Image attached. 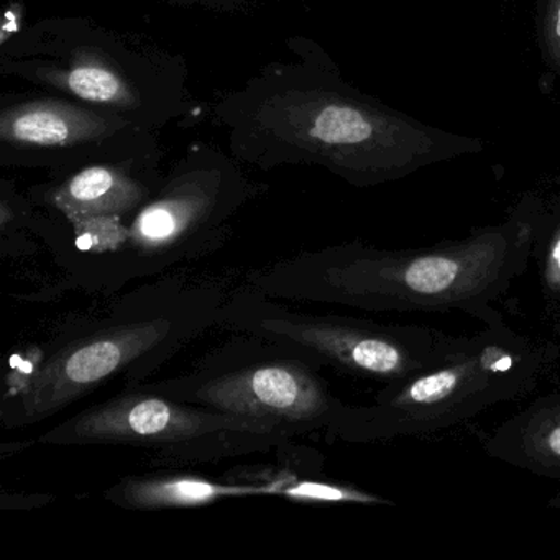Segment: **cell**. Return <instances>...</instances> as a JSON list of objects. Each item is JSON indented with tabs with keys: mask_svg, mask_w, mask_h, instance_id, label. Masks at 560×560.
I'll return each instance as SVG.
<instances>
[{
	"mask_svg": "<svg viewBox=\"0 0 560 560\" xmlns=\"http://www.w3.org/2000/svg\"><path fill=\"white\" fill-rule=\"evenodd\" d=\"M280 425L245 416L195 411L152 396H129L83 412L45 435L57 444L172 445L221 431H268Z\"/></svg>",
	"mask_w": 560,
	"mask_h": 560,
	"instance_id": "4",
	"label": "cell"
},
{
	"mask_svg": "<svg viewBox=\"0 0 560 560\" xmlns=\"http://www.w3.org/2000/svg\"><path fill=\"white\" fill-rule=\"evenodd\" d=\"M536 15L540 54L560 78V0H537Z\"/></svg>",
	"mask_w": 560,
	"mask_h": 560,
	"instance_id": "14",
	"label": "cell"
},
{
	"mask_svg": "<svg viewBox=\"0 0 560 560\" xmlns=\"http://www.w3.org/2000/svg\"><path fill=\"white\" fill-rule=\"evenodd\" d=\"M280 334L352 375L386 385L441 365L460 350L468 337L451 336L431 327L352 319L283 323Z\"/></svg>",
	"mask_w": 560,
	"mask_h": 560,
	"instance_id": "3",
	"label": "cell"
},
{
	"mask_svg": "<svg viewBox=\"0 0 560 560\" xmlns=\"http://www.w3.org/2000/svg\"><path fill=\"white\" fill-rule=\"evenodd\" d=\"M283 493L300 500L329 501V503L392 504V501L376 494L339 487V485L320 483V481H298L283 490Z\"/></svg>",
	"mask_w": 560,
	"mask_h": 560,
	"instance_id": "13",
	"label": "cell"
},
{
	"mask_svg": "<svg viewBox=\"0 0 560 560\" xmlns=\"http://www.w3.org/2000/svg\"><path fill=\"white\" fill-rule=\"evenodd\" d=\"M271 491L270 488L235 487L219 485L201 478H145L132 480L117 487L110 497H117L120 503L140 510L159 508H195L212 503L219 498L244 497L248 493Z\"/></svg>",
	"mask_w": 560,
	"mask_h": 560,
	"instance_id": "10",
	"label": "cell"
},
{
	"mask_svg": "<svg viewBox=\"0 0 560 560\" xmlns=\"http://www.w3.org/2000/svg\"><path fill=\"white\" fill-rule=\"evenodd\" d=\"M530 257L539 264L547 294L560 298V201L550 209L534 202Z\"/></svg>",
	"mask_w": 560,
	"mask_h": 560,
	"instance_id": "11",
	"label": "cell"
},
{
	"mask_svg": "<svg viewBox=\"0 0 560 560\" xmlns=\"http://www.w3.org/2000/svg\"><path fill=\"white\" fill-rule=\"evenodd\" d=\"M556 355V347L521 336L500 316L441 365L386 386L373 405L343 408L334 425L355 442L434 434L526 395Z\"/></svg>",
	"mask_w": 560,
	"mask_h": 560,
	"instance_id": "2",
	"label": "cell"
},
{
	"mask_svg": "<svg viewBox=\"0 0 560 560\" xmlns=\"http://www.w3.org/2000/svg\"><path fill=\"white\" fill-rule=\"evenodd\" d=\"M142 191L120 173L103 166L84 170L55 196L70 218L103 219L120 214L139 202Z\"/></svg>",
	"mask_w": 560,
	"mask_h": 560,
	"instance_id": "9",
	"label": "cell"
},
{
	"mask_svg": "<svg viewBox=\"0 0 560 560\" xmlns=\"http://www.w3.org/2000/svg\"><path fill=\"white\" fill-rule=\"evenodd\" d=\"M163 332L165 327L162 323L122 327L81 340L58 353L40 369L25 389L27 411L31 415H47L70 405L78 396L90 392L97 383L155 346Z\"/></svg>",
	"mask_w": 560,
	"mask_h": 560,
	"instance_id": "6",
	"label": "cell"
},
{
	"mask_svg": "<svg viewBox=\"0 0 560 560\" xmlns=\"http://www.w3.org/2000/svg\"><path fill=\"white\" fill-rule=\"evenodd\" d=\"M206 405L229 415L277 425L336 424L346 406L334 401L319 380L301 366L268 363L219 376L196 392Z\"/></svg>",
	"mask_w": 560,
	"mask_h": 560,
	"instance_id": "5",
	"label": "cell"
},
{
	"mask_svg": "<svg viewBox=\"0 0 560 560\" xmlns=\"http://www.w3.org/2000/svg\"><path fill=\"white\" fill-rule=\"evenodd\" d=\"M67 86L81 100L93 103L124 104L130 96L122 81L109 70L97 67H80L68 73Z\"/></svg>",
	"mask_w": 560,
	"mask_h": 560,
	"instance_id": "12",
	"label": "cell"
},
{
	"mask_svg": "<svg viewBox=\"0 0 560 560\" xmlns=\"http://www.w3.org/2000/svg\"><path fill=\"white\" fill-rule=\"evenodd\" d=\"M491 457L560 480V392L534 399L483 441Z\"/></svg>",
	"mask_w": 560,
	"mask_h": 560,
	"instance_id": "7",
	"label": "cell"
},
{
	"mask_svg": "<svg viewBox=\"0 0 560 560\" xmlns=\"http://www.w3.org/2000/svg\"><path fill=\"white\" fill-rule=\"evenodd\" d=\"M526 199L510 219L460 241L412 250L349 247L329 258L324 281L334 300L375 311H462L485 324L493 303L526 271L533 255V212Z\"/></svg>",
	"mask_w": 560,
	"mask_h": 560,
	"instance_id": "1",
	"label": "cell"
},
{
	"mask_svg": "<svg viewBox=\"0 0 560 560\" xmlns=\"http://www.w3.org/2000/svg\"><path fill=\"white\" fill-rule=\"evenodd\" d=\"M101 122L61 104L38 103L9 110L2 119V136L25 145L61 147L91 139Z\"/></svg>",
	"mask_w": 560,
	"mask_h": 560,
	"instance_id": "8",
	"label": "cell"
}]
</instances>
